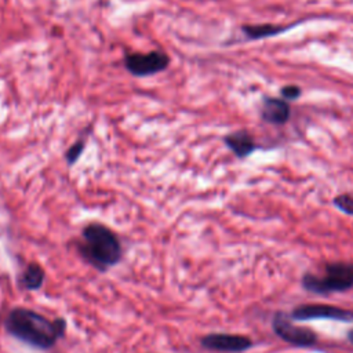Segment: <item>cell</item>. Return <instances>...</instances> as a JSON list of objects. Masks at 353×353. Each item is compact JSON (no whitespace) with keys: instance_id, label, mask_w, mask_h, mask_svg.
<instances>
[{"instance_id":"9","label":"cell","mask_w":353,"mask_h":353,"mask_svg":"<svg viewBox=\"0 0 353 353\" xmlns=\"http://www.w3.org/2000/svg\"><path fill=\"white\" fill-rule=\"evenodd\" d=\"M226 146L239 157V159H244L247 156H250L256 145L252 139V137L244 131V130H240V131H236V132H232L229 135H226L223 138Z\"/></svg>"},{"instance_id":"5","label":"cell","mask_w":353,"mask_h":353,"mask_svg":"<svg viewBox=\"0 0 353 353\" xmlns=\"http://www.w3.org/2000/svg\"><path fill=\"white\" fill-rule=\"evenodd\" d=\"M274 332L285 342L295 346H310L316 342L317 335L306 327L294 324L285 314L277 313L273 319Z\"/></svg>"},{"instance_id":"4","label":"cell","mask_w":353,"mask_h":353,"mask_svg":"<svg viewBox=\"0 0 353 353\" xmlns=\"http://www.w3.org/2000/svg\"><path fill=\"white\" fill-rule=\"evenodd\" d=\"M170 57L160 50L149 52H128L124 55V68L135 77L157 74L170 66Z\"/></svg>"},{"instance_id":"14","label":"cell","mask_w":353,"mask_h":353,"mask_svg":"<svg viewBox=\"0 0 353 353\" xmlns=\"http://www.w3.org/2000/svg\"><path fill=\"white\" fill-rule=\"evenodd\" d=\"M280 94L284 99H296L301 95V88L296 85H285L281 88Z\"/></svg>"},{"instance_id":"8","label":"cell","mask_w":353,"mask_h":353,"mask_svg":"<svg viewBox=\"0 0 353 353\" xmlns=\"http://www.w3.org/2000/svg\"><path fill=\"white\" fill-rule=\"evenodd\" d=\"M261 114L270 124H284L290 117V105L284 99L268 97L263 99Z\"/></svg>"},{"instance_id":"6","label":"cell","mask_w":353,"mask_h":353,"mask_svg":"<svg viewBox=\"0 0 353 353\" xmlns=\"http://www.w3.org/2000/svg\"><path fill=\"white\" fill-rule=\"evenodd\" d=\"M200 345L207 350L226 352V353H240L252 346L250 338L236 334H222L212 332L207 334L200 339Z\"/></svg>"},{"instance_id":"12","label":"cell","mask_w":353,"mask_h":353,"mask_svg":"<svg viewBox=\"0 0 353 353\" xmlns=\"http://www.w3.org/2000/svg\"><path fill=\"white\" fill-rule=\"evenodd\" d=\"M84 146H85V142H84L83 139H80V141L74 142V143L68 149V152H66V154H65L68 165H73V164L79 160V157L81 156V153H83V150H84Z\"/></svg>"},{"instance_id":"7","label":"cell","mask_w":353,"mask_h":353,"mask_svg":"<svg viewBox=\"0 0 353 353\" xmlns=\"http://www.w3.org/2000/svg\"><path fill=\"white\" fill-rule=\"evenodd\" d=\"M292 317L296 320L332 319V320L350 321L353 320V312L339 309L331 305H302L292 312Z\"/></svg>"},{"instance_id":"10","label":"cell","mask_w":353,"mask_h":353,"mask_svg":"<svg viewBox=\"0 0 353 353\" xmlns=\"http://www.w3.org/2000/svg\"><path fill=\"white\" fill-rule=\"evenodd\" d=\"M44 280H46V272L41 268V265L36 262H30L22 270L18 279V284L28 291H36L41 288Z\"/></svg>"},{"instance_id":"13","label":"cell","mask_w":353,"mask_h":353,"mask_svg":"<svg viewBox=\"0 0 353 353\" xmlns=\"http://www.w3.org/2000/svg\"><path fill=\"white\" fill-rule=\"evenodd\" d=\"M335 207H338L341 211L353 215V197L349 194H339L334 199Z\"/></svg>"},{"instance_id":"11","label":"cell","mask_w":353,"mask_h":353,"mask_svg":"<svg viewBox=\"0 0 353 353\" xmlns=\"http://www.w3.org/2000/svg\"><path fill=\"white\" fill-rule=\"evenodd\" d=\"M288 26H276V25H244L241 30L250 39H262L279 34L287 30Z\"/></svg>"},{"instance_id":"3","label":"cell","mask_w":353,"mask_h":353,"mask_svg":"<svg viewBox=\"0 0 353 353\" xmlns=\"http://www.w3.org/2000/svg\"><path fill=\"white\" fill-rule=\"evenodd\" d=\"M303 285L313 292L346 291L353 287V263H330L321 276L305 274Z\"/></svg>"},{"instance_id":"1","label":"cell","mask_w":353,"mask_h":353,"mask_svg":"<svg viewBox=\"0 0 353 353\" xmlns=\"http://www.w3.org/2000/svg\"><path fill=\"white\" fill-rule=\"evenodd\" d=\"M4 328L12 338L36 349H50L66 332L63 317L50 320L39 312L26 307L11 309L4 320Z\"/></svg>"},{"instance_id":"15","label":"cell","mask_w":353,"mask_h":353,"mask_svg":"<svg viewBox=\"0 0 353 353\" xmlns=\"http://www.w3.org/2000/svg\"><path fill=\"white\" fill-rule=\"evenodd\" d=\"M349 339H350V342L353 343V330L349 332Z\"/></svg>"},{"instance_id":"2","label":"cell","mask_w":353,"mask_h":353,"mask_svg":"<svg viewBox=\"0 0 353 353\" xmlns=\"http://www.w3.org/2000/svg\"><path fill=\"white\" fill-rule=\"evenodd\" d=\"M77 251L88 265L99 272L116 266L123 258V245L119 236L99 222H91L83 228Z\"/></svg>"}]
</instances>
